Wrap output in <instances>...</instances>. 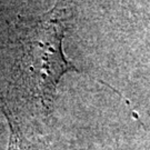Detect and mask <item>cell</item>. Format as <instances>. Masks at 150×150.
Here are the masks:
<instances>
[{
	"label": "cell",
	"mask_w": 150,
	"mask_h": 150,
	"mask_svg": "<svg viewBox=\"0 0 150 150\" xmlns=\"http://www.w3.org/2000/svg\"><path fill=\"white\" fill-rule=\"evenodd\" d=\"M148 18H149V19H150V15H148Z\"/></svg>",
	"instance_id": "obj_3"
},
{
	"label": "cell",
	"mask_w": 150,
	"mask_h": 150,
	"mask_svg": "<svg viewBox=\"0 0 150 150\" xmlns=\"http://www.w3.org/2000/svg\"><path fill=\"white\" fill-rule=\"evenodd\" d=\"M67 20L66 11L54 7L35 21L19 23L7 49L10 81L25 97L40 102L46 112L51 110L61 77L78 71L62 49Z\"/></svg>",
	"instance_id": "obj_1"
},
{
	"label": "cell",
	"mask_w": 150,
	"mask_h": 150,
	"mask_svg": "<svg viewBox=\"0 0 150 150\" xmlns=\"http://www.w3.org/2000/svg\"><path fill=\"white\" fill-rule=\"evenodd\" d=\"M0 109L7 118L9 128H10V137L7 150H36L31 142L25 137L20 125L11 112L10 108L5 102V99L0 96Z\"/></svg>",
	"instance_id": "obj_2"
}]
</instances>
